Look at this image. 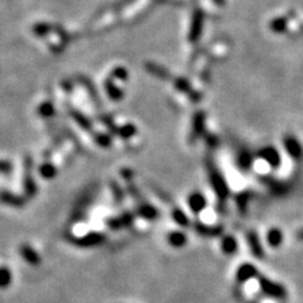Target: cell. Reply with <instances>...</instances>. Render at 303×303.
I'll return each mask as SVG.
<instances>
[{"label":"cell","instance_id":"obj_1","mask_svg":"<svg viewBox=\"0 0 303 303\" xmlns=\"http://www.w3.org/2000/svg\"><path fill=\"white\" fill-rule=\"evenodd\" d=\"M259 287L265 296L276 299H284L287 297V289L284 286L271 281L266 277H259Z\"/></svg>","mask_w":303,"mask_h":303},{"label":"cell","instance_id":"obj_2","mask_svg":"<svg viewBox=\"0 0 303 303\" xmlns=\"http://www.w3.org/2000/svg\"><path fill=\"white\" fill-rule=\"evenodd\" d=\"M259 158L263 159L264 162L266 163L268 165H271L272 168H278L282 163V158L279 152L277 151L276 148L273 147H264L261 148L258 153Z\"/></svg>","mask_w":303,"mask_h":303},{"label":"cell","instance_id":"obj_3","mask_svg":"<svg viewBox=\"0 0 303 303\" xmlns=\"http://www.w3.org/2000/svg\"><path fill=\"white\" fill-rule=\"evenodd\" d=\"M284 148H286V152L288 153V155L293 159H299V158L303 155V148L297 138H294L293 136H287L284 137L283 139Z\"/></svg>","mask_w":303,"mask_h":303},{"label":"cell","instance_id":"obj_4","mask_svg":"<svg viewBox=\"0 0 303 303\" xmlns=\"http://www.w3.org/2000/svg\"><path fill=\"white\" fill-rule=\"evenodd\" d=\"M258 277V269L255 265L250 263H244L239 266L237 272V281L240 284L245 283V282L250 281V279Z\"/></svg>","mask_w":303,"mask_h":303},{"label":"cell","instance_id":"obj_5","mask_svg":"<svg viewBox=\"0 0 303 303\" xmlns=\"http://www.w3.org/2000/svg\"><path fill=\"white\" fill-rule=\"evenodd\" d=\"M247 240H248V245H249L250 252L256 259H263L265 256L264 254V248L261 245L260 239H259L258 234L255 231H249L247 235Z\"/></svg>","mask_w":303,"mask_h":303},{"label":"cell","instance_id":"obj_6","mask_svg":"<svg viewBox=\"0 0 303 303\" xmlns=\"http://www.w3.org/2000/svg\"><path fill=\"white\" fill-rule=\"evenodd\" d=\"M211 183L212 186H214L215 191H216L219 197L225 198L229 195V190H227V186L226 183H225L224 177H222L217 171H214V172L211 173Z\"/></svg>","mask_w":303,"mask_h":303},{"label":"cell","instance_id":"obj_7","mask_svg":"<svg viewBox=\"0 0 303 303\" xmlns=\"http://www.w3.org/2000/svg\"><path fill=\"white\" fill-rule=\"evenodd\" d=\"M283 232L281 231L279 229H277V227H273V229H271L268 231V234H266V242H268L269 247L272 248H279L282 245V243H283Z\"/></svg>","mask_w":303,"mask_h":303},{"label":"cell","instance_id":"obj_8","mask_svg":"<svg viewBox=\"0 0 303 303\" xmlns=\"http://www.w3.org/2000/svg\"><path fill=\"white\" fill-rule=\"evenodd\" d=\"M238 165L240 167V170L243 171H249L254 164V158L253 154L248 151H242L238 155Z\"/></svg>","mask_w":303,"mask_h":303},{"label":"cell","instance_id":"obj_9","mask_svg":"<svg viewBox=\"0 0 303 303\" xmlns=\"http://www.w3.org/2000/svg\"><path fill=\"white\" fill-rule=\"evenodd\" d=\"M221 249H222V252H224L225 254H227V255H232V254L237 253L238 243H237V240H235V238H232V237L224 238V240H222V243H221Z\"/></svg>","mask_w":303,"mask_h":303},{"label":"cell","instance_id":"obj_10","mask_svg":"<svg viewBox=\"0 0 303 303\" xmlns=\"http://www.w3.org/2000/svg\"><path fill=\"white\" fill-rule=\"evenodd\" d=\"M266 185H268V187L271 188V191L273 193H276V195H286L287 192H288V186L286 185V183H282V182H278V181H266Z\"/></svg>","mask_w":303,"mask_h":303},{"label":"cell","instance_id":"obj_11","mask_svg":"<svg viewBox=\"0 0 303 303\" xmlns=\"http://www.w3.org/2000/svg\"><path fill=\"white\" fill-rule=\"evenodd\" d=\"M12 282V273L9 269L0 268V288H7Z\"/></svg>","mask_w":303,"mask_h":303},{"label":"cell","instance_id":"obj_12","mask_svg":"<svg viewBox=\"0 0 303 303\" xmlns=\"http://www.w3.org/2000/svg\"><path fill=\"white\" fill-rule=\"evenodd\" d=\"M286 28H287V19H284V18H278V19H274L273 22L271 23V29L273 30V32L282 33L286 30Z\"/></svg>","mask_w":303,"mask_h":303},{"label":"cell","instance_id":"obj_13","mask_svg":"<svg viewBox=\"0 0 303 303\" xmlns=\"http://www.w3.org/2000/svg\"><path fill=\"white\" fill-rule=\"evenodd\" d=\"M191 207H192L195 211H201L202 209L205 207V198L202 197L201 195L196 193L191 197Z\"/></svg>","mask_w":303,"mask_h":303},{"label":"cell","instance_id":"obj_14","mask_svg":"<svg viewBox=\"0 0 303 303\" xmlns=\"http://www.w3.org/2000/svg\"><path fill=\"white\" fill-rule=\"evenodd\" d=\"M250 200V193L248 192H243L238 196V206H239L240 211L244 212L247 210L248 202Z\"/></svg>","mask_w":303,"mask_h":303},{"label":"cell","instance_id":"obj_15","mask_svg":"<svg viewBox=\"0 0 303 303\" xmlns=\"http://www.w3.org/2000/svg\"><path fill=\"white\" fill-rule=\"evenodd\" d=\"M185 242H186V239H185V237H183V235L175 234L172 237V244L176 245V247H181V245L185 244Z\"/></svg>","mask_w":303,"mask_h":303},{"label":"cell","instance_id":"obj_16","mask_svg":"<svg viewBox=\"0 0 303 303\" xmlns=\"http://www.w3.org/2000/svg\"><path fill=\"white\" fill-rule=\"evenodd\" d=\"M297 237H298V239L303 240V230H301V231H298V234H297Z\"/></svg>","mask_w":303,"mask_h":303},{"label":"cell","instance_id":"obj_17","mask_svg":"<svg viewBox=\"0 0 303 303\" xmlns=\"http://www.w3.org/2000/svg\"><path fill=\"white\" fill-rule=\"evenodd\" d=\"M250 303H258V302H250Z\"/></svg>","mask_w":303,"mask_h":303}]
</instances>
